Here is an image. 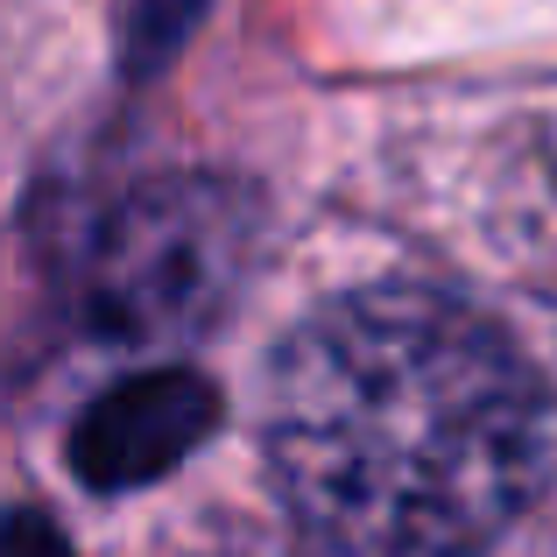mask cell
<instances>
[{"mask_svg": "<svg viewBox=\"0 0 557 557\" xmlns=\"http://www.w3.org/2000/svg\"><path fill=\"white\" fill-rule=\"evenodd\" d=\"M261 437L325 550L473 557L544 480V388L473 304L368 283L275 346Z\"/></svg>", "mask_w": 557, "mask_h": 557, "instance_id": "cell-1", "label": "cell"}, {"mask_svg": "<svg viewBox=\"0 0 557 557\" xmlns=\"http://www.w3.org/2000/svg\"><path fill=\"white\" fill-rule=\"evenodd\" d=\"M261 247V198L212 170L149 177L107 205L71 255V311L92 339L177 346L198 339Z\"/></svg>", "mask_w": 557, "mask_h": 557, "instance_id": "cell-2", "label": "cell"}, {"mask_svg": "<svg viewBox=\"0 0 557 557\" xmlns=\"http://www.w3.org/2000/svg\"><path fill=\"white\" fill-rule=\"evenodd\" d=\"M219 423V395L212 381L184 374V368H156L135 374L121 388H107L78 423H71V473L99 494H127L163 480L177 459L212 437Z\"/></svg>", "mask_w": 557, "mask_h": 557, "instance_id": "cell-3", "label": "cell"}, {"mask_svg": "<svg viewBox=\"0 0 557 557\" xmlns=\"http://www.w3.org/2000/svg\"><path fill=\"white\" fill-rule=\"evenodd\" d=\"M0 557H71V544L42 508H8L0 516Z\"/></svg>", "mask_w": 557, "mask_h": 557, "instance_id": "cell-4", "label": "cell"}, {"mask_svg": "<svg viewBox=\"0 0 557 557\" xmlns=\"http://www.w3.org/2000/svg\"><path fill=\"white\" fill-rule=\"evenodd\" d=\"M198 14V0H141V14H135V42H141V64L149 57H163L170 42L184 36V22Z\"/></svg>", "mask_w": 557, "mask_h": 557, "instance_id": "cell-5", "label": "cell"}]
</instances>
